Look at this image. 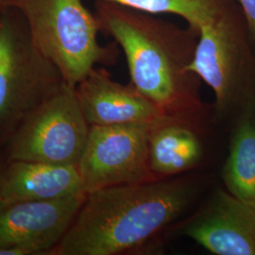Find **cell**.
<instances>
[{
  "mask_svg": "<svg viewBox=\"0 0 255 255\" xmlns=\"http://www.w3.org/2000/svg\"><path fill=\"white\" fill-rule=\"evenodd\" d=\"M101 30L122 47L130 83L165 116L192 121L202 111L200 78L188 70L198 32L118 3L96 4Z\"/></svg>",
  "mask_w": 255,
  "mask_h": 255,
  "instance_id": "1",
  "label": "cell"
},
{
  "mask_svg": "<svg viewBox=\"0 0 255 255\" xmlns=\"http://www.w3.org/2000/svg\"><path fill=\"white\" fill-rule=\"evenodd\" d=\"M184 179H156L86 193L51 255H116L143 244L179 219L196 196Z\"/></svg>",
  "mask_w": 255,
  "mask_h": 255,
  "instance_id": "2",
  "label": "cell"
},
{
  "mask_svg": "<svg viewBox=\"0 0 255 255\" xmlns=\"http://www.w3.org/2000/svg\"><path fill=\"white\" fill-rule=\"evenodd\" d=\"M25 20L34 45L76 87L98 64L115 63L117 52L100 45L101 30L82 0H3Z\"/></svg>",
  "mask_w": 255,
  "mask_h": 255,
  "instance_id": "3",
  "label": "cell"
},
{
  "mask_svg": "<svg viewBox=\"0 0 255 255\" xmlns=\"http://www.w3.org/2000/svg\"><path fill=\"white\" fill-rule=\"evenodd\" d=\"M58 68L34 45L16 9L0 13V146L21 123L64 87Z\"/></svg>",
  "mask_w": 255,
  "mask_h": 255,
  "instance_id": "4",
  "label": "cell"
},
{
  "mask_svg": "<svg viewBox=\"0 0 255 255\" xmlns=\"http://www.w3.org/2000/svg\"><path fill=\"white\" fill-rule=\"evenodd\" d=\"M89 130L76 87L66 83L21 123L6 142L4 152L7 161L78 165Z\"/></svg>",
  "mask_w": 255,
  "mask_h": 255,
  "instance_id": "5",
  "label": "cell"
},
{
  "mask_svg": "<svg viewBox=\"0 0 255 255\" xmlns=\"http://www.w3.org/2000/svg\"><path fill=\"white\" fill-rule=\"evenodd\" d=\"M238 4L198 31L188 70L213 90L217 110L227 112L243 91L252 67V41Z\"/></svg>",
  "mask_w": 255,
  "mask_h": 255,
  "instance_id": "6",
  "label": "cell"
},
{
  "mask_svg": "<svg viewBox=\"0 0 255 255\" xmlns=\"http://www.w3.org/2000/svg\"><path fill=\"white\" fill-rule=\"evenodd\" d=\"M151 125L90 126L78 168L86 193L114 185L156 180L148 164Z\"/></svg>",
  "mask_w": 255,
  "mask_h": 255,
  "instance_id": "7",
  "label": "cell"
},
{
  "mask_svg": "<svg viewBox=\"0 0 255 255\" xmlns=\"http://www.w3.org/2000/svg\"><path fill=\"white\" fill-rule=\"evenodd\" d=\"M86 193L19 203L0 210V255H51L81 208Z\"/></svg>",
  "mask_w": 255,
  "mask_h": 255,
  "instance_id": "8",
  "label": "cell"
},
{
  "mask_svg": "<svg viewBox=\"0 0 255 255\" xmlns=\"http://www.w3.org/2000/svg\"><path fill=\"white\" fill-rule=\"evenodd\" d=\"M182 234L213 255H255V207L218 190Z\"/></svg>",
  "mask_w": 255,
  "mask_h": 255,
  "instance_id": "9",
  "label": "cell"
},
{
  "mask_svg": "<svg viewBox=\"0 0 255 255\" xmlns=\"http://www.w3.org/2000/svg\"><path fill=\"white\" fill-rule=\"evenodd\" d=\"M76 94L90 126L152 125L165 117L131 83L115 82L104 69L94 68L76 86Z\"/></svg>",
  "mask_w": 255,
  "mask_h": 255,
  "instance_id": "10",
  "label": "cell"
},
{
  "mask_svg": "<svg viewBox=\"0 0 255 255\" xmlns=\"http://www.w3.org/2000/svg\"><path fill=\"white\" fill-rule=\"evenodd\" d=\"M82 192L85 191L78 165L13 160L0 168V210L19 203L60 200Z\"/></svg>",
  "mask_w": 255,
  "mask_h": 255,
  "instance_id": "11",
  "label": "cell"
},
{
  "mask_svg": "<svg viewBox=\"0 0 255 255\" xmlns=\"http://www.w3.org/2000/svg\"><path fill=\"white\" fill-rule=\"evenodd\" d=\"M148 164L155 179L188 170L201 160V139L191 121L165 116L149 128Z\"/></svg>",
  "mask_w": 255,
  "mask_h": 255,
  "instance_id": "12",
  "label": "cell"
},
{
  "mask_svg": "<svg viewBox=\"0 0 255 255\" xmlns=\"http://www.w3.org/2000/svg\"><path fill=\"white\" fill-rule=\"evenodd\" d=\"M222 177L230 194L255 207V122L250 118L237 125Z\"/></svg>",
  "mask_w": 255,
  "mask_h": 255,
  "instance_id": "13",
  "label": "cell"
},
{
  "mask_svg": "<svg viewBox=\"0 0 255 255\" xmlns=\"http://www.w3.org/2000/svg\"><path fill=\"white\" fill-rule=\"evenodd\" d=\"M152 14L171 13L184 19L197 32L223 12L237 5V0H107Z\"/></svg>",
  "mask_w": 255,
  "mask_h": 255,
  "instance_id": "14",
  "label": "cell"
},
{
  "mask_svg": "<svg viewBox=\"0 0 255 255\" xmlns=\"http://www.w3.org/2000/svg\"><path fill=\"white\" fill-rule=\"evenodd\" d=\"M241 9L252 41L255 43V0H237Z\"/></svg>",
  "mask_w": 255,
  "mask_h": 255,
  "instance_id": "15",
  "label": "cell"
},
{
  "mask_svg": "<svg viewBox=\"0 0 255 255\" xmlns=\"http://www.w3.org/2000/svg\"><path fill=\"white\" fill-rule=\"evenodd\" d=\"M7 162L5 152H4V146H0V168Z\"/></svg>",
  "mask_w": 255,
  "mask_h": 255,
  "instance_id": "16",
  "label": "cell"
},
{
  "mask_svg": "<svg viewBox=\"0 0 255 255\" xmlns=\"http://www.w3.org/2000/svg\"><path fill=\"white\" fill-rule=\"evenodd\" d=\"M1 10H2V1H0V13H1Z\"/></svg>",
  "mask_w": 255,
  "mask_h": 255,
  "instance_id": "17",
  "label": "cell"
},
{
  "mask_svg": "<svg viewBox=\"0 0 255 255\" xmlns=\"http://www.w3.org/2000/svg\"><path fill=\"white\" fill-rule=\"evenodd\" d=\"M0 1H3V0H0Z\"/></svg>",
  "mask_w": 255,
  "mask_h": 255,
  "instance_id": "18",
  "label": "cell"
}]
</instances>
